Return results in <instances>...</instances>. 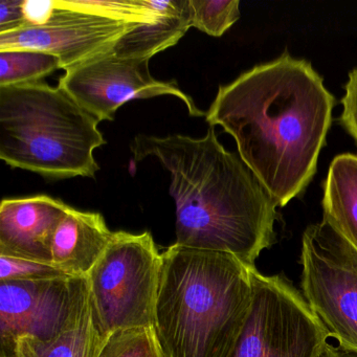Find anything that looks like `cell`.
Segmentation results:
<instances>
[{"instance_id": "cell-4", "label": "cell", "mask_w": 357, "mask_h": 357, "mask_svg": "<svg viewBox=\"0 0 357 357\" xmlns=\"http://www.w3.org/2000/svg\"><path fill=\"white\" fill-rule=\"evenodd\" d=\"M99 121L66 91L35 82L0 87V158L49 179L95 177L106 144Z\"/></svg>"}, {"instance_id": "cell-14", "label": "cell", "mask_w": 357, "mask_h": 357, "mask_svg": "<svg viewBox=\"0 0 357 357\" xmlns=\"http://www.w3.org/2000/svg\"><path fill=\"white\" fill-rule=\"evenodd\" d=\"M324 220L357 250V156H335L324 187Z\"/></svg>"}, {"instance_id": "cell-21", "label": "cell", "mask_w": 357, "mask_h": 357, "mask_svg": "<svg viewBox=\"0 0 357 357\" xmlns=\"http://www.w3.org/2000/svg\"><path fill=\"white\" fill-rule=\"evenodd\" d=\"M344 89L346 95L342 100L344 110L340 116V124L357 144V68L349 74V81Z\"/></svg>"}, {"instance_id": "cell-13", "label": "cell", "mask_w": 357, "mask_h": 357, "mask_svg": "<svg viewBox=\"0 0 357 357\" xmlns=\"http://www.w3.org/2000/svg\"><path fill=\"white\" fill-rule=\"evenodd\" d=\"M155 14L152 22L137 24L112 47L114 55L129 59L151 60L174 47L191 28L189 0H144Z\"/></svg>"}, {"instance_id": "cell-22", "label": "cell", "mask_w": 357, "mask_h": 357, "mask_svg": "<svg viewBox=\"0 0 357 357\" xmlns=\"http://www.w3.org/2000/svg\"><path fill=\"white\" fill-rule=\"evenodd\" d=\"M28 26L24 13V0L0 1V34L14 32Z\"/></svg>"}, {"instance_id": "cell-15", "label": "cell", "mask_w": 357, "mask_h": 357, "mask_svg": "<svg viewBox=\"0 0 357 357\" xmlns=\"http://www.w3.org/2000/svg\"><path fill=\"white\" fill-rule=\"evenodd\" d=\"M106 340L107 336L98 325L89 305L74 327L51 342L20 338L15 357H99Z\"/></svg>"}, {"instance_id": "cell-19", "label": "cell", "mask_w": 357, "mask_h": 357, "mask_svg": "<svg viewBox=\"0 0 357 357\" xmlns=\"http://www.w3.org/2000/svg\"><path fill=\"white\" fill-rule=\"evenodd\" d=\"M99 357H164L154 328L118 330L107 336Z\"/></svg>"}, {"instance_id": "cell-17", "label": "cell", "mask_w": 357, "mask_h": 357, "mask_svg": "<svg viewBox=\"0 0 357 357\" xmlns=\"http://www.w3.org/2000/svg\"><path fill=\"white\" fill-rule=\"evenodd\" d=\"M191 26L220 37L239 20L238 0H189Z\"/></svg>"}, {"instance_id": "cell-5", "label": "cell", "mask_w": 357, "mask_h": 357, "mask_svg": "<svg viewBox=\"0 0 357 357\" xmlns=\"http://www.w3.org/2000/svg\"><path fill=\"white\" fill-rule=\"evenodd\" d=\"M162 271L149 231H116L87 275L89 301L106 336L118 330L152 328Z\"/></svg>"}, {"instance_id": "cell-9", "label": "cell", "mask_w": 357, "mask_h": 357, "mask_svg": "<svg viewBox=\"0 0 357 357\" xmlns=\"http://www.w3.org/2000/svg\"><path fill=\"white\" fill-rule=\"evenodd\" d=\"M149 62L118 57L108 51L66 70L58 86L99 122L114 121L116 110L127 102L160 96L177 98L192 116H206L176 81L154 79Z\"/></svg>"}, {"instance_id": "cell-3", "label": "cell", "mask_w": 357, "mask_h": 357, "mask_svg": "<svg viewBox=\"0 0 357 357\" xmlns=\"http://www.w3.org/2000/svg\"><path fill=\"white\" fill-rule=\"evenodd\" d=\"M227 252L173 244L162 254L153 328L164 357H227L252 296V271Z\"/></svg>"}, {"instance_id": "cell-7", "label": "cell", "mask_w": 357, "mask_h": 357, "mask_svg": "<svg viewBox=\"0 0 357 357\" xmlns=\"http://www.w3.org/2000/svg\"><path fill=\"white\" fill-rule=\"evenodd\" d=\"M303 296L329 336L357 351V250L329 222L309 225L302 238Z\"/></svg>"}, {"instance_id": "cell-24", "label": "cell", "mask_w": 357, "mask_h": 357, "mask_svg": "<svg viewBox=\"0 0 357 357\" xmlns=\"http://www.w3.org/2000/svg\"><path fill=\"white\" fill-rule=\"evenodd\" d=\"M321 357H357V351L344 348L340 344L335 347L333 344H327Z\"/></svg>"}, {"instance_id": "cell-2", "label": "cell", "mask_w": 357, "mask_h": 357, "mask_svg": "<svg viewBox=\"0 0 357 357\" xmlns=\"http://www.w3.org/2000/svg\"><path fill=\"white\" fill-rule=\"evenodd\" d=\"M131 151L137 162L151 156L170 173L175 244L227 252L256 267L275 242L277 206L240 155L219 143L214 127L202 139L139 135Z\"/></svg>"}, {"instance_id": "cell-6", "label": "cell", "mask_w": 357, "mask_h": 357, "mask_svg": "<svg viewBox=\"0 0 357 357\" xmlns=\"http://www.w3.org/2000/svg\"><path fill=\"white\" fill-rule=\"evenodd\" d=\"M329 333L283 275L252 271V296L227 357H321Z\"/></svg>"}, {"instance_id": "cell-8", "label": "cell", "mask_w": 357, "mask_h": 357, "mask_svg": "<svg viewBox=\"0 0 357 357\" xmlns=\"http://www.w3.org/2000/svg\"><path fill=\"white\" fill-rule=\"evenodd\" d=\"M86 278L0 282V357H15L22 337L51 342L89 308Z\"/></svg>"}, {"instance_id": "cell-16", "label": "cell", "mask_w": 357, "mask_h": 357, "mask_svg": "<svg viewBox=\"0 0 357 357\" xmlns=\"http://www.w3.org/2000/svg\"><path fill=\"white\" fill-rule=\"evenodd\" d=\"M61 68L59 60L51 54L30 49L0 51V87L40 82Z\"/></svg>"}, {"instance_id": "cell-18", "label": "cell", "mask_w": 357, "mask_h": 357, "mask_svg": "<svg viewBox=\"0 0 357 357\" xmlns=\"http://www.w3.org/2000/svg\"><path fill=\"white\" fill-rule=\"evenodd\" d=\"M66 7L125 24H147L155 14L144 0H62Z\"/></svg>"}, {"instance_id": "cell-11", "label": "cell", "mask_w": 357, "mask_h": 357, "mask_svg": "<svg viewBox=\"0 0 357 357\" xmlns=\"http://www.w3.org/2000/svg\"><path fill=\"white\" fill-rule=\"evenodd\" d=\"M70 208L47 195L3 199L0 206V256L52 265L54 236Z\"/></svg>"}, {"instance_id": "cell-10", "label": "cell", "mask_w": 357, "mask_h": 357, "mask_svg": "<svg viewBox=\"0 0 357 357\" xmlns=\"http://www.w3.org/2000/svg\"><path fill=\"white\" fill-rule=\"evenodd\" d=\"M137 24L114 22L70 9L57 0L47 24L26 26L0 34V51L30 49L55 56L61 70H68L100 54L112 51L116 41Z\"/></svg>"}, {"instance_id": "cell-12", "label": "cell", "mask_w": 357, "mask_h": 357, "mask_svg": "<svg viewBox=\"0 0 357 357\" xmlns=\"http://www.w3.org/2000/svg\"><path fill=\"white\" fill-rule=\"evenodd\" d=\"M114 234L99 213L70 208L54 236L52 265L70 277L86 278Z\"/></svg>"}, {"instance_id": "cell-23", "label": "cell", "mask_w": 357, "mask_h": 357, "mask_svg": "<svg viewBox=\"0 0 357 357\" xmlns=\"http://www.w3.org/2000/svg\"><path fill=\"white\" fill-rule=\"evenodd\" d=\"M57 0H24V13L28 26L47 24L56 10Z\"/></svg>"}, {"instance_id": "cell-1", "label": "cell", "mask_w": 357, "mask_h": 357, "mask_svg": "<svg viewBox=\"0 0 357 357\" xmlns=\"http://www.w3.org/2000/svg\"><path fill=\"white\" fill-rule=\"evenodd\" d=\"M334 105L310 62L284 53L221 85L206 119L235 139L275 206H285L317 173Z\"/></svg>"}, {"instance_id": "cell-20", "label": "cell", "mask_w": 357, "mask_h": 357, "mask_svg": "<svg viewBox=\"0 0 357 357\" xmlns=\"http://www.w3.org/2000/svg\"><path fill=\"white\" fill-rule=\"evenodd\" d=\"M66 275L51 264L0 256V282L40 281Z\"/></svg>"}]
</instances>
